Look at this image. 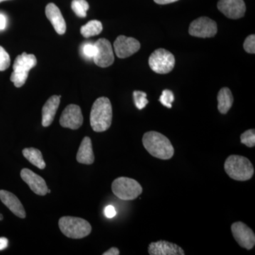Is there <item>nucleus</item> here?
Segmentation results:
<instances>
[{"label": "nucleus", "mask_w": 255, "mask_h": 255, "mask_svg": "<svg viewBox=\"0 0 255 255\" xmlns=\"http://www.w3.org/2000/svg\"><path fill=\"white\" fill-rule=\"evenodd\" d=\"M150 255H184V250L174 243L164 241L151 243L148 247Z\"/></svg>", "instance_id": "2eb2a0df"}, {"label": "nucleus", "mask_w": 255, "mask_h": 255, "mask_svg": "<svg viewBox=\"0 0 255 255\" xmlns=\"http://www.w3.org/2000/svg\"><path fill=\"white\" fill-rule=\"evenodd\" d=\"M7 1V0H0V2H1V1Z\"/></svg>", "instance_id": "e433bc0d"}, {"label": "nucleus", "mask_w": 255, "mask_h": 255, "mask_svg": "<svg viewBox=\"0 0 255 255\" xmlns=\"http://www.w3.org/2000/svg\"><path fill=\"white\" fill-rule=\"evenodd\" d=\"M21 177L28 184L33 192L38 196H45L48 191L46 181L31 169L24 168L21 171Z\"/></svg>", "instance_id": "4468645a"}, {"label": "nucleus", "mask_w": 255, "mask_h": 255, "mask_svg": "<svg viewBox=\"0 0 255 255\" xmlns=\"http://www.w3.org/2000/svg\"><path fill=\"white\" fill-rule=\"evenodd\" d=\"M148 63L152 71L164 75L170 73L173 70L175 65V58L169 50L158 48L150 55Z\"/></svg>", "instance_id": "0eeeda50"}, {"label": "nucleus", "mask_w": 255, "mask_h": 255, "mask_svg": "<svg viewBox=\"0 0 255 255\" xmlns=\"http://www.w3.org/2000/svg\"><path fill=\"white\" fill-rule=\"evenodd\" d=\"M61 127L77 130L83 124V116L81 109L78 105H70L64 110L60 119Z\"/></svg>", "instance_id": "f8f14e48"}, {"label": "nucleus", "mask_w": 255, "mask_h": 255, "mask_svg": "<svg viewBox=\"0 0 255 255\" xmlns=\"http://www.w3.org/2000/svg\"><path fill=\"white\" fill-rule=\"evenodd\" d=\"M218 110L220 113L226 114L232 107L233 96L231 90L228 87H223L219 92L217 97Z\"/></svg>", "instance_id": "aec40b11"}, {"label": "nucleus", "mask_w": 255, "mask_h": 255, "mask_svg": "<svg viewBox=\"0 0 255 255\" xmlns=\"http://www.w3.org/2000/svg\"><path fill=\"white\" fill-rule=\"evenodd\" d=\"M224 169L231 179L241 182L250 180L255 173L251 160L244 156L230 155L225 162Z\"/></svg>", "instance_id": "7ed1b4c3"}, {"label": "nucleus", "mask_w": 255, "mask_h": 255, "mask_svg": "<svg viewBox=\"0 0 255 255\" xmlns=\"http://www.w3.org/2000/svg\"><path fill=\"white\" fill-rule=\"evenodd\" d=\"M8 240L6 238H0V251H3L7 248Z\"/></svg>", "instance_id": "473e14b6"}, {"label": "nucleus", "mask_w": 255, "mask_h": 255, "mask_svg": "<svg viewBox=\"0 0 255 255\" xmlns=\"http://www.w3.org/2000/svg\"><path fill=\"white\" fill-rule=\"evenodd\" d=\"M103 30L102 23L98 20H92L80 28V33L85 38L97 36Z\"/></svg>", "instance_id": "4be33fe9"}, {"label": "nucleus", "mask_w": 255, "mask_h": 255, "mask_svg": "<svg viewBox=\"0 0 255 255\" xmlns=\"http://www.w3.org/2000/svg\"><path fill=\"white\" fill-rule=\"evenodd\" d=\"M112 106L107 97L97 99L93 104L90 113V125L94 131L104 132L112 125Z\"/></svg>", "instance_id": "f03ea898"}, {"label": "nucleus", "mask_w": 255, "mask_h": 255, "mask_svg": "<svg viewBox=\"0 0 255 255\" xmlns=\"http://www.w3.org/2000/svg\"><path fill=\"white\" fill-rule=\"evenodd\" d=\"M119 254H120V251L117 248H112L103 253V255H119Z\"/></svg>", "instance_id": "7c9ffc66"}, {"label": "nucleus", "mask_w": 255, "mask_h": 255, "mask_svg": "<svg viewBox=\"0 0 255 255\" xmlns=\"http://www.w3.org/2000/svg\"><path fill=\"white\" fill-rule=\"evenodd\" d=\"M59 228L64 236L72 239H81L92 232V226L86 220L73 216L60 218Z\"/></svg>", "instance_id": "20e7f679"}, {"label": "nucleus", "mask_w": 255, "mask_h": 255, "mask_svg": "<svg viewBox=\"0 0 255 255\" xmlns=\"http://www.w3.org/2000/svg\"><path fill=\"white\" fill-rule=\"evenodd\" d=\"M244 49L247 53H251V54H255V36L254 34L250 35L247 37L243 44Z\"/></svg>", "instance_id": "c85d7f7f"}, {"label": "nucleus", "mask_w": 255, "mask_h": 255, "mask_svg": "<svg viewBox=\"0 0 255 255\" xmlns=\"http://www.w3.org/2000/svg\"><path fill=\"white\" fill-rule=\"evenodd\" d=\"M105 215L107 219H112L117 215V211L113 206H107L105 209Z\"/></svg>", "instance_id": "c756f323"}, {"label": "nucleus", "mask_w": 255, "mask_h": 255, "mask_svg": "<svg viewBox=\"0 0 255 255\" xmlns=\"http://www.w3.org/2000/svg\"><path fill=\"white\" fill-rule=\"evenodd\" d=\"M241 143L244 144L247 147H253L255 146V130L250 129L243 132L241 135Z\"/></svg>", "instance_id": "393cba45"}, {"label": "nucleus", "mask_w": 255, "mask_h": 255, "mask_svg": "<svg viewBox=\"0 0 255 255\" xmlns=\"http://www.w3.org/2000/svg\"><path fill=\"white\" fill-rule=\"evenodd\" d=\"M97 53L93 58L94 62L100 68L111 66L114 62L113 48L110 41L106 38H100L95 43Z\"/></svg>", "instance_id": "9d476101"}, {"label": "nucleus", "mask_w": 255, "mask_h": 255, "mask_svg": "<svg viewBox=\"0 0 255 255\" xmlns=\"http://www.w3.org/2000/svg\"><path fill=\"white\" fill-rule=\"evenodd\" d=\"M178 0H154L155 3L158 4H170V3L175 2Z\"/></svg>", "instance_id": "72a5a7b5"}, {"label": "nucleus", "mask_w": 255, "mask_h": 255, "mask_svg": "<svg viewBox=\"0 0 255 255\" xmlns=\"http://www.w3.org/2000/svg\"><path fill=\"white\" fill-rule=\"evenodd\" d=\"M218 31L217 23L214 20L202 16L194 20L189 26L191 36L198 38H211L216 36Z\"/></svg>", "instance_id": "6e6552de"}, {"label": "nucleus", "mask_w": 255, "mask_h": 255, "mask_svg": "<svg viewBox=\"0 0 255 255\" xmlns=\"http://www.w3.org/2000/svg\"><path fill=\"white\" fill-rule=\"evenodd\" d=\"M76 158L79 163L81 164H92L95 162V155L90 137H84L79 147Z\"/></svg>", "instance_id": "6ab92c4d"}, {"label": "nucleus", "mask_w": 255, "mask_h": 255, "mask_svg": "<svg viewBox=\"0 0 255 255\" xmlns=\"http://www.w3.org/2000/svg\"><path fill=\"white\" fill-rule=\"evenodd\" d=\"M3 219V216L1 214H0V221Z\"/></svg>", "instance_id": "f704fd0d"}, {"label": "nucleus", "mask_w": 255, "mask_h": 255, "mask_svg": "<svg viewBox=\"0 0 255 255\" xmlns=\"http://www.w3.org/2000/svg\"><path fill=\"white\" fill-rule=\"evenodd\" d=\"M50 192H51V191H50V189H48V191H47V193H48V194H50Z\"/></svg>", "instance_id": "c9c22d12"}, {"label": "nucleus", "mask_w": 255, "mask_h": 255, "mask_svg": "<svg viewBox=\"0 0 255 255\" xmlns=\"http://www.w3.org/2000/svg\"><path fill=\"white\" fill-rule=\"evenodd\" d=\"M218 9L226 17L238 19L244 16L246 6L243 0H219Z\"/></svg>", "instance_id": "ddd939ff"}, {"label": "nucleus", "mask_w": 255, "mask_h": 255, "mask_svg": "<svg viewBox=\"0 0 255 255\" xmlns=\"http://www.w3.org/2000/svg\"><path fill=\"white\" fill-rule=\"evenodd\" d=\"M71 7L78 17L85 18L87 16V11L90 5L86 0H73Z\"/></svg>", "instance_id": "5701e85b"}, {"label": "nucleus", "mask_w": 255, "mask_h": 255, "mask_svg": "<svg viewBox=\"0 0 255 255\" xmlns=\"http://www.w3.org/2000/svg\"><path fill=\"white\" fill-rule=\"evenodd\" d=\"M0 200L15 215L20 219L26 218V211L19 199L12 193L5 190H0Z\"/></svg>", "instance_id": "dca6fc26"}, {"label": "nucleus", "mask_w": 255, "mask_h": 255, "mask_svg": "<svg viewBox=\"0 0 255 255\" xmlns=\"http://www.w3.org/2000/svg\"><path fill=\"white\" fill-rule=\"evenodd\" d=\"M60 102L59 96L53 95L45 103L42 109V125L43 127H49L53 123Z\"/></svg>", "instance_id": "a211bd4d"}, {"label": "nucleus", "mask_w": 255, "mask_h": 255, "mask_svg": "<svg viewBox=\"0 0 255 255\" xmlns=\"http://www.w3.org/2000/svg\"><path fill=\"white\" fill-rule=\"evenodd\" d=\"M37 60L33 54H27L23 52L22 54L18 55L13 65V73L10 80L14 84L15 87L19 88L26 83L28 73L32 68L36 66Z\"/></svg>", "instance_id": "39448f33"}, {"label": "nucleus", "mask_w": 255, "mask_h": 255, "mask_svg": "<svg viewBox=\"0 0 255 255\" xmlns=\"http://www.w3.org/2000/svg\"><path fill=\"white\" fill-rule=\"evenodd\" d=\"M114 195L123 201L135 200L142 193V187L139 182L131 178H117L112 183Z\"/></svg>", "instance_id": "423d86ee"}, {"label": "nucleus", "mask_w": 255, "mask_h": 255, "mask_svg": "<svg viewBox=\"0 0 255 255\" xmlns=\"http://www.w3.org/2000/svg\"><path fill=\"white\" fill-rule=\"evenodd\" d=\"M11 60L9 55L3 47L0 46V71H4L9 68Z\"/></svg>", "instance_id": "bb28decb"}, {"label": "nucleus", "mask_w": 255, "mask_h": 255, "mask_svg": "<svg viewBox=\"0 0 255 255\" xmlns=\"http://www.w3.org/2000/svg\"><path fill=\"white\" fill-rule=\"evenodd\" d=\"M82 55L87 58V59H93L94 57L97 53V48L95 43H85L82 48Z\"/></svg>", "instance_id": "cd10ccee"}, {"label": "nucleus", "mask_w": 255, "mask_h": 255, "mask_svg": "<svg viewBox=\"0 0 255 255\" xmlns=\"http://www.w3.org/2000/svg\"><path fill=\"white\" fill-rule=\"evenodd\" d=\"M233 238L241 248L251 251L255 246V235L246 223L236 222L231 226Z\"/></svg>", "instance_id": "1a4fd4ad"}, {"label": "nucleus", "mask_w": 255, "mask_h": 255, "mask_svg": "<svg viewBox=\"0 0 255 255\" xmlns=\"http://www.w3.org/2000/svg\"><path fill=\"white\" fill-rule=\"evenodd\" d=\"M46 15L54 27L55 31L63 35L66 31V23L59 8L53 3H49L46 7Z\"/></svg>", "instance_id": "f3484780"}, {"label": "nucleus", "mask_w": 255, "mask_h": 255, "mask_svg": "<svg viewBox=\"0 0 255 255\" xmlns=\"http://www.w3.org/2000/svg\"><path fill=\"white\" fill-rule=\"evenodd\" d=\"M142 144L145 150L156 158L167 160L174 156V149L172 142L160 132H146L142 137Z\"/></svg>", "instance_id": "f257e3e1"}, {"label": "nucleus", "mask_w": 255, "mask_h": 255, "mask_svg": "<svg viewBox=\"0 0 255 255\" xmlns=\"http://www.w3.org/2000/svg\"><path fill=\"white\" fill-rule=\"evenodd\" d=\"M133 96L134 103H135V107L138 109L139 110H142V109L145 108L147 104L149 103V101L147 100V94L145 92L142 91H134L132 93Z\"/></svg>", "instance_id": "b1692460"}, {"label": "nucleus", "mask_w": 255, "mask_h": 255, "mask_svg": "<svg viewBox=\"0 0 255 255\" xmlns=\"http://www.w3.org/2000/svg\"><path fill=\"white\" fill-rule=\"evenodd\" d=\"M114 50L119 58H127L137 53L140 48V42L132 37L121 35L114 43Z\"/></svg>", "instance_id": "9b49d317"}, {"label": "nucleus", "mask_w": 255, "mask_h": 255, "mask_svg": "<svg viewBox=\"0 0 255 255\" xmlns=\"http://www.w3.org/2000/svg\"><path fill=\"white\" fill-rule=\"evenodd\" d=\"M23 155L33 165L38 168L43 169L46 167V162L43 158L41 151L34 147L23 149Z\"/></svg>", "instance_id": "412c9836"}, {"label": "nucleus", "mask_w": 255, "mask_h": 255, "mask_svg": "<svg viewBox=\"0 0 255 255\" xmlns=\"http://www.w3.org/2000/svg\"><path fill=\"white\" fill-rule=\"evenodd\" d=\"M6 26V18L4 15L0 14V31L4 30Z\"/></svg>", "instance_id": "2f4dec72"}, {"label": "nucleus", "mask_w": 255, "mask_h": 255, "mask_svg": "<svg viewBox=\"0 0 255 255\" xmlns=\"http://www.w3.org/2000/svg\"><path fill=\"white\" fill-rule=\"evenodd\" d=\"M159 102L162 105L167 108L171 109L172 107V102L174 101L173 92L169 90H164L162 91V95L159 97Z\"/></svg>", "instance_id": "a878e982"}]
</instances>
